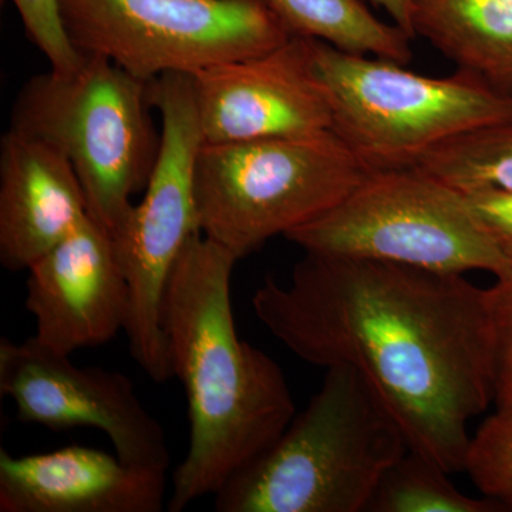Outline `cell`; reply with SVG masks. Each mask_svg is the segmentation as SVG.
<instances>
[{
    "label": "cell",
    "instance_id": "obj_1",
    "mask_svg": "<svg viewBox=\"0 0 512 512\" xmlns=\"http://www.w3.org/2000/svg\"><path fill=\"white\" fill-rule=\"evenodd\" d=\"M251 303L305 362L365 377L410 450L463 471L471 421L495 402L488 288L466 275L305 252L288 282L268 276Z\"/></svg>",
    "mask_w": 512,
    "mask_h": 512
},
{
    "label": "cell",
    "instance_id": "obj_2",
    "mask_svg": "<svg viewBox=\"0 0 512 512\" xmlns=\"http://www.w3.org/2000/svg\"><path fill=\"white\" fill-rule=\"evenodd\" d=\"M237 262L228 249L198 234L165 286L161 328L190 421L187 456L175 468L168 512L217 494L296 414L278 363L239 339L231 303Z\"/></svg>",
    "mask_w": 512,
    "mask_h": 512
},
{
    "label": "cell",
    "instance_id": "obj_3",
    "mask_svg": "<svg viewBox=\"0 0 512 512\" xmlns=\"http://www.w3.org/2000/svg\"><path fill=\"white\" fill-rule=\"evenodd\" d=\"M410 450L365 377L326 369L284 433L218 491V512H365L389 468Z\"/></svg>",
    "mask_w": 512,
    "mask_h": 512
},
{
    "label": "cell",
    "instance_id": "obj_4",
    "mask_svg": "<svg viewBox=\"0 0 512 512\" xmlns=\"http://www.w3.org/2000/svg\"><path fill=\"white\" fill-rule=\"evenodd\" d=\"M148 83L106 57L69 73L37 74L20 89L10 127L52 144L73 165L90 218L110 235L144 191L161 144Z\"/></svg>",
    "mask_w": 512,
    "mask_h": 512
},
{
    "label": "cell",
    "instance_id": "obj_5",
    "mask_svg": "<svg viewBox=\"0 0 512 512\" xmlns=\"http://www.w3.org/2000/svg\"><path fill=\"white\" fill-rule=\"evenodd\" d=\"M332 127L367 171L413 167L451 138L512 119V96L467 72L421 76L312 39Z\"/></svg>",
    "mask_w": 512,
    "mask_h": 512
},
{
    "label": "cell",
    "instance_id": "obj_6",
    "mask_svg": "<svg viewBox=\"0 0 512 512\" xmlns=\"http://www.w3.org/2000/svg\"><path fill=\"white\" fill-rule=\"evenodd\" d=\"M367 173L332 130L204 144L195 180L201 232L239 261L322 217Z\"/></svg>",
    "mask_w": 512,
    "mask_h": 512
},
{
    "label": "cell",
    "instance_id": "obj_7",
    "mask_svg": "<svg viewBox=\"0 0 512 512\" xmlns=\"http://www.w3.org/2000/svg\"><path fill=\"white\" fill-rule=\"evenodd\" d=\"M286 238L311 254L352 256L466 275L512 269L466 192L420 165L369 171L338 205Z\"/></svg>",
    "mask_w": 512,
    "mask_h": 512
},
{
    "label": "cell",
    "instance_id": "obj_8",
    "mask_svg": "<svg viewBox=\"0 0 512 512\" xmlns=\"http://www.w3.org/2000/svg\"><path fill=\"white\" fill-rule=\"evenodd\" d=\"M148 93L160 113V151L143 200L133 204L111 238L130 289L124 332L131 355L154 382L164 383L174 375L161 305L178 256L202 234L195 180L205 141L192 74H161L148 82Z\"/></svg>",
    "mask_w": 512,
    "mask_h": 512
},
{
    "label": "cell",
    "instance_id": "obj_9",
    "mask_svg": "<svg viewBox=\"0 0 512 512\" xmlns=\"http://www.w3.org/2000/svg\"><path fill=\"white\" fill-rule=\"evenodd\" d=\"M83 55L143 82L265 55L292 35L268 0H59Z\"/></svg>",
    "mask_w": 512,
    "mask_h": 512
},
{
    "label": "cell",
    "instance_id": "obj_10",
    "mask_svg": "<svg viewBox=\"0 0 512 512\" xmlns=\"http://www.w3.org/2000/svg\"><path fill=\"white\" fill-rule=\"evenodd\" d=\"M0 393L15 403L19 420L50 430L96 429L126 463L168 470L163 424L138 399L126 375L74 365L29 338L0 339Z\"/></svg>",
    "mask_w": 512,
    "mask_h": 512
},
{
    "label": "cell",
    "instance_id": "obj_11",
    "mask_svg": "<svg viewBox=\"0 0 512 512\" xmlns=\"http://www.w3.org/2000/svg\"><path fill=\"white\" fill-rule=\"evenodd\" d=\"M205 144L306 136L330 130L332 110L312 39L292 36L265 55L192 74Z\"/></svg>",
    "mask_w": 512,
    "mask_h": 512
},
{
    "label": "cell",
    "instance_id": "obj_12",
    "mask_svg": "<svg viewBox=\"0 0 512 512\" xmlns=\"http://www.w3.org/2000/svg\"><path fill=\"white\" fill-rule=\"evenodd\" d=\"M26 309L33 338L70 356L99 348L126 330L130 289L109 232L92 218L28 269Z\"/></svg>",
    "mask_w": 512,
    "mask_h": 512
},
{
    "label": "cell",
    "instance_id": "obj_13",
    "mask_svg": "<svg viewBox=\"0 0 512 512\" xmlns=\"http://www.w3.org/2000/svg\"><path fill=\"white\" fill-rule=\"evenodd\" d=\"M167 471L69 446L15 457L0 451V512H161Z\"/></svg>",
    "mask_w": 512,
    "mask_h": 512
},
{
    "label": "cell",
    "instance_id": "obj_14",
    "mask_svg": "<svg viewBox=\"0 0 512 512\" xmlns=\"http://www.w3.org/2000/svg\"><path fill=\"white\" fill-rule=\"evenodd\" d=\"M90 218L70 161L53 147L10 127L0 141V262L28 271L37 259Z\"/></svg>",
    "mask_w": 512,
    "mask_h": 512
},
{
    "label": "cell",
    "instance_id": "obj_15",
    "mask_svg": "<svg viewBox=\"0 0 512 512\" xmlns=\"http://www.w3.org/2000/svg\"><path fill=\"white\" fill-rule=\"evenodd\" d=\"M414 37L512 96V0H410Z\"/></svg>",
    "mask_w": 512,
    "mask_h": 512
},
{
    "label": "cell",
    "instance_id": "obj_16",
    "mask_svg": "<svg viewBox=\"0 0 512 512\" xmlns=\"http://www.w3.org/2000/svg\"><path fill=\"white\" fill-rule=\"evenodd\" d=\"M292 36L328 43L352 55L407 64L410 40L397 25L377 19L360 0H268Z\"/></svg>",
    "mask_w": 512,
    "mask_h": 512
},
{
    "label": "cell",
    "instance_id": "obj_17",
    "mask_svg": "<svg viewBox=\"0 0 512 512\" xmlns=\"http://www.w3.org/2000/svg\"><path fill=\"white\" fill-rule=\"evenodd\" d=\"M417 165L461 191H512V119L451 138Z\"/></svg>",
    "mask_w": 512,
    "mask_h": 512
},
{
    "label": "cell",
    "instance_id": "obj_18",
    "mask_svg": "<svg viewBox=\"0 0 512 512\" xmlns=\"http://www.w3.org/2000/svg\"><path fill=\"white\" fill-rule=\"evenodd\" d=\"M450 474L409 450L389 468L377 487L369 512H500L490 498L461 493Z\"/></svg>",
    "mask_w": 512,
    "mask_h": 512
},
{
    "label": "cell",
    "instance_id": "obj_19",
    "mask_svg": "<svg viewBox=\"0 0 512 512\" xmlns=\"http://www.w3.org/2000/svg\"><path fill=\"white\" fill-rule=\"evenodd\" d=\"M463 471L483 497L512 511V402L497 404L471 433Z\"/></svg>",
    "mask_w": 512,
    "mask_h": 512
},
{
    "label": "cell",
    "instance_id": "obj_20",
    "mask_svg": "<svg viewBox=\"0 0 512 512\" xmlns=\"http://www.w3.org/2000/svg\"><path fill=\"white\" fill-rule=\"evenodd\" d=\"M26 36L45 55L50 70L69 73L83 63L84 55L67 35L59 0H12Z\"/></svg>",
    "mask_w": 512,
    "mask_h": 512
},
{
    "label": "cell",
    "instance_id": "obj_21",
    "mask_svg": "<svg viewBox=\"0 0 512 512\" xmlns=\"http://www.w3.org/2000/svg\"><path fill=\"white\" fill-rule=\"evenodd\" d=\"M495 336V406L512 402V274L488 288Z\"/></svg>",
    "mask_w": 512,
    "mask_h": 512
},
{
    "label": "cell",
    "instance_id": "obj_22",
    "mask_svg": "<svg viewBox=\"0 0 512 512\" xmlns=\"http://www.w3.org/2000/svg\"><path fill=\"white\" fill-rule=\"evenodd\" d=\"M463 192L512 269V191L480 188Z\"/></svg>",
    "mask_w": 512,
    "mask_h": 512
},
{
    "label": "cell",
    "instance_id": "obj_23",
    "mask_svg": "<svg viewBox=\"0 0 512 512\" xmlns=\"http://www.w3.org/2000/svg\"><path fill=\"white\" fill-rule=\"evenodd\" d=\"M376 8L384 9V12L393 19L394 25L399 26L413 39L412 22H410V0H370Z\"/></svg>",
    "mask_w": 512,
    "mask_h": 512
}]
</instances>
